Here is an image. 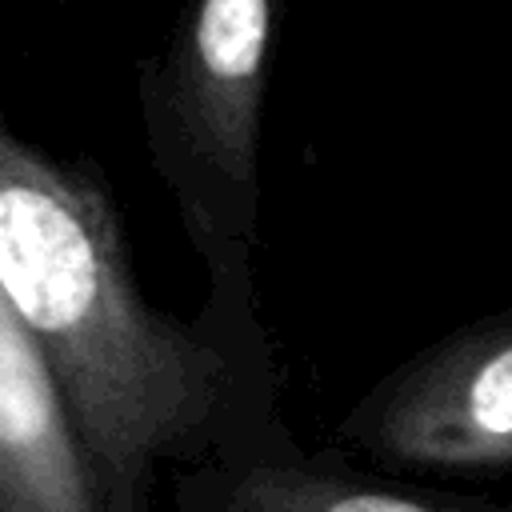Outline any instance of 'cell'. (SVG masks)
Wrapping results in <instances>:
<instances>
[{
	"label": "cell",
	"mask_w": 512,
	"mask_h": 512,
	"mask_svg": "<svg viewBox=\"0 0 512 512\" xmlns=\"http://www.w3.org/2000/svg\"><path fill=\"white\" fill-rule=\"evenodd\" d=\"M0 296L44 352L112 512H144L156 464L212 444L236 396V344L136 284L108 188L28 144L0 112Z\"/></svg>",
	"instance_id": "obj_1"
},
{
	"label": "cell",
	"mask_w": 512,
	"mask_h": 512,
	"mask_svg": "<svg viewBox=\"0 0 512 512\" xmlns=\"http://www.w3.org/2000/svg\"><path fill=\"white\" fill-rule=\"evenodd\" d=\"M280 0H184L136 80L144 144L208 272L212 320L252 336L260 128Z\"/></svg>",
	"instance_id": "obj_2"
},
{
	"label": "cell",
	"mask_w": 512,
	"mask_h": 512,
	"mask_svg": "<svg viewBox=\"0 0 512 512\" xmlns=\"http://www.w3.org/2000/svg\"><path fill=\"white\" fill-rule=\"evenodd\" d=\"M340 436L404 472L512 468V312L472 324L380 380Z\"/></svg>",
	"instance_id": "obj_3"
},
{
	"label": "cell",
	"mask_w": 512,
	"mask_h": 512,
	"mask_svg": "<svg viewBox=\"0 0 512 512\" xmlns=\"http://www.w3.org/2000/svg\"><path fill=\"white\" fill-rule=\"evenodd\" d=\"M0 512H112L72 408L0 296Z\"/></svg>",
	"instance_id": "obj_4"
},
{
	"label": "cell",
	"mask_w": 512,
	"mask_h": 512,
	"mask_svg": "<svg viewBox=\"0 0 512 512\" xmlns=\"http://www.w3.org/2000/svg\"><path fill=\"white\" fill-rule=\"evenodd\" d=\"M224 512H512L380 488L308 460H248L232 472Z\"/></svg>",
	"instance_id": "obj_5"
}]
</instances>
